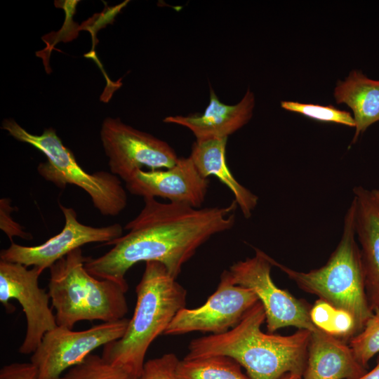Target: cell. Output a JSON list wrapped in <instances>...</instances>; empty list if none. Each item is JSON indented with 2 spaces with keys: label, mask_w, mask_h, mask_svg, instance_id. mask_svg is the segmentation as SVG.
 I'll use <instances>...</instances> for the list:
<instances>
[{
  "label": "cell",
  "mask_w": 379,
  "mask_h": 379,
  "mask_svg": "<svg viewBox=\"0 0 379 379\" xmlns=\"http://www.w3.org/2000/svg\"><path fill=\"white\" fill-rule=\"evenodd\" d=\"M10 203V199L6 198L1 199L0 201L1 230L9 237L11 243L13 242V236L20 237L27 240L32 239V235L29 233L25 232L22 227L11 218V211L13 208H11Z\"/></svg>",
  "instance_id": "d4e9b609"
},
{
  "label": "cell",
  "mask_w": 379,
  "mask_h": 379,
  "mask_svg": "<svg viewBox=\"0 0 379 379\" xmlns=\"http://www.w3.org/2000/svg\"><path fill=\"white\" fill-rule=\"evenodd\" d=\"M372 191L376 198L379 200V190H372Z\"/></svg>",
  "instance_id": "f1b7e54d"
},
{
  "label": "cell",
  "mask_w": 379,
  "mask_h": 379,
  "mask_svg": "<svg viewBox=\"0 0 379 379\" xmlns=\"http://www.w3.org/2000/svg\"><path fill=\"white\" fill-rule=\"evenodd\" d=\"M178 379H251L234 360L225 356H210L179 360Z\"/></svg>",
  "instance_id": "d6986e66"
},
{
  "label": "cell",
  "mask_w": 379,
  "mask_h": 379,
  "mask_svg": "<svg viewBox=\"0 0 379 379\" xmlns=\"http://www.w3.org/2000/svg\"><path fill=\"white\" fill-rule=\"evenodd\" d=\"M227 142V138L196 141L190 157L203 178L215 175L231 190L244 218H249L258 197L241 185L230 171L225 159Z\"/></svg>",
  "instance_id": "e0dca14e"
},
{
  "label": "cell",
  "mask_w": 379,
  "mask_h": 379,
  "mask_svg": "<svg viewBox=\"0 0 379 379\" xmlns=\"http://www.w3.org/2000/svg\"><path fill=\"white\" fill-rule=\"evenodd\" d=\"M1 128L46 157V161L37 166L39 174L46 180L61 189L69 184L84 190L93 206L103 215L116 216L126 208L128 197L120 178L111 172L90 173L84 171L53 128L45 129L41 135H34L12 119H5Z\"/></svg>",
  "instance_id": "8992f818"
},
{
  "label": "cell",
  "mask_w": 379,
  "mask_h": 379,
  "mask_svg": "<svg viewBox=\"0 0 379 379\" xmlns=\"http://www.w3.org/2000/svg\"><path fill=\"white\" fill-rule=\"evenodd\" d=\"M132 194L145 197H161L169 202L180 203L199 208L204 203L209 185L192 159L178 158L170 168L137 171L125 182Z\"/></svg>",
  "instance_id": "4fadbf2b"
},
{
  "label": "cell",
  "mask_w": 379,
  "mask_h": 379,
  "mask_svg": "<svg viewBox=\"0 0 379 379\" xmlns=\"http://www.w3.org/2000/svg\"><path fill=\"white\" fill-rule=\"evenodd\" d=\"M281 379H303V378H302V375L289 373V374L285 375Z\"/></svg>",
  "instance_id": "83f0119b"
},
{
  "label": "cell",
  "mask_w": 379,
  "mask_h": 379,
  "mask_svg": "<svg viewBox=\"0 0 379 379\" xmlns=\"http://www.w3.org/2000/svg\"><path fill=\"white\" fill-rule=\"evenodd\" d=\"M357 379H379V357L376 366Z\"/></svg>",
  "instance_id": "4316f807"
},
{
  "label": "cell",
  "mask_w": 379,
  "mask_h": 379,
  "mask_svg": "<svg viewBox=\"0 0 379 379\" xmlns=\"http://www.w3.org/2000/svg\"><path fill=\"white\" fill-rule=\"evenodd\" d=\"M123 367L112 364L102 357L91 354L69 368L60 379H139Z\"/></svg>",
  "instance_id": "44dd1931"
},
{
  "label": "cell",
  "mask_w": 379,
  "mask_h": 379,
  "mask_svg": "<svg viewBox=\"0 0 379 379\" xmlns=\"http://www.w3.org/2000/svg\"><path fill=\"white\" fill-rule=\"evenodd\" d=\"M86 259L79 248L49 268L48 295L58 326L72 329L80 321H115L128 312V288L91 274L85 267Z\"/></svg>",
  "instance_id": "5b68a950"
},
{
  "label": "cell",
  "mask_w": 379,
  "mask_h": 379,
  "mask_svg": "<svg viewBox=\"0 0 379 379\" xmlns=\"http://www.w3.org/2000/svg\"><path fill=\"white\" fill-rule=\"evenodd\" d=\"M333 95L338 104L347 105L353 112L355 133L352 142L379 121V80L368 78L360 70H352L344 80L337 82Z\"/></svg>",
  "instance_id": "ac0fdd59"
},
{
  "label": "cell",
  "mask_w": 379,
  "mask_h": 379,
  "mask_svg": "<svg viewBox=\"0 0 379 379\" xmlns=\"http://www.w3.org/2000/svg\"><path fill=\"white\" fill-rule=\"evenodd\" d=\"M65 217L62 231L44 243L26 246L12 242L11 246L0 252V259L36 267L44 271L72 251L93 242L108 243L122 236L123 228L115 223L105 227H92L81 223L76 211L59 202Z\"/></svg>",
  "instance_id": "7c38bea8"
},
{
  "label": "cell",
  "mask_w": 379,
  "mask_h": 379,
  "mask_svg": "<svg viewBox=\"0 0 379 379\" xmlns=\"http://www.w3.org/2000/svg\"><path fill=\"white\" fill-rule=\"evenodd\" d=\"M0 379H38L34 365L29 363H12L0 371Z\"/></svg>",
  "instance_id": "484cf974"
},
{
  "label": "cell",
  "mask_w": 379,
  "mask_h": 379,
  "mask_svg": "<svg viewBox=\"0 0 379 379\" xmlns=\"http://www.w3.org/2000/svg\"><path fill=\"white\" fill-rule=\"evenodd\" d=\"M42 272L36 267L28 269L22 264L0 260V302L11 312L15 307L8 301L17 300L26 317V333L18 350L22 354L34 353L44 335L58 326L48 305V293L39 286Z\"/></svg>",
  "instance_id": "30bf717a"
},
{
  "label": "cell",
  "mask_w": 379,
  "mask_h": 379,
  "mask_svg": "<svg viewBox=\"0 0 379 379\" xmlns=\"http://www.w3.org/2000/svg\"><path fill=\"white\" fill-rule=\"evenodd\" d=\"M365 373L350 345L319 328L311 332L303 379H357Z\"/></svg>",
  "instance_id": "2e32d148"
},
{
  "label": "cell",
  "mask_w": 379,
  "mask_h": 379,
  "mask_svg": "<svg viewBox=\"0 0 379 379\" xmlns=\"http://www.w3.org/2000/svg\"><path fill=\"white\" fill-rule=\"evenodd\" d=\"M281 107L285 110L300 114L318 121L335 123L349 127H355L353 116L349 112L339 109L331 105L324 106L285 100L281 102Z\"/></svg>",
  "instance_id": "7402d4cb"
},
{
  "label": "cell",
  "mask_w": 379,
  "mask_h": 379,
  "mask_svg": "<svg viewBox=\"0 0 379 379\" xmlns=\"http://www.w3.org/2000/svg\"><path fill=\"white\" fill-rule=\"evenodd\" d=\"M143 199L142 209L124 227L128 234L105 244L114 246L105 254L87 257L85 267L91 274L128 288L127 271L138 262L155 261L177 279L201 245L235 224L238 206L234 200L225 207L197 208L152 197Z\"/></svg>",
  "instance_id": "6da1fadb"
},
{
  "label": "cell",
  "mask_w": 379,
  "mask_h": 379,
  "mask_svg": "<svg viewBox=\"0 0 379 379\" xmlns=\"http://www.w3.org/2000/svg\"><path fill=\"white\" fill-rule=\"evenodd\" d=\"M178 361L173 353L150 359L145 363L139 379H178L176 375Z\"/></svg>",
  "instance_id": "cb8c5ba5"
},
{
  "label": "cell",
  "mask_w": 379,
  "mask_h": 379,
  "mask_svg": "<svg viewBox=\"0 0 379 379\" xmlns=\"http://www.w3.org/2000/svg\"><path fill=\"white\" fill-rule=\"evenodd\" d=\"M310 318L319 328L336 338H350L355 335V323L347 312L335 308L321 299L310 309Z\"/></svg>",
  "instance_id": "ffe728a7"
},
{
  "label": "cell",
  "mask_w": 379,
  "mask_h": 379,
  "mask_svg": "<svg viewBox=\"0 0 379 379\" xmlns=\"http://www.w3.org/2000/svg\"><path fill=\"white\" fill-rule=\"evenodd\" d=\"M265 321V310L258 301L230 330L192 340L185 358L227 357L244 367L251 379L302 375L311 331L298 329L290 335L265 333L261 331Z\"/></svg>",
  "instance_id": "7a4b0ae2"
},
{
  "label": "cell",
  "mask_w": 379,
  "mask_h": 379,
  "mask_svg": "<svg viewBox=\"0 0 379 379\" xmlns=\"http://www.w3.org/2000/svg\"><path fill=\"white\" fill-rule=\"evenodd\" d=\"M353 193L366 293L374 312L379 310V200L361 186L354 187Z\"/></svg>",
  "instance_id": "9a60e30c"
},
{
  "label": "cell",
  "mask_w": 379,
  "mask_h": 379,
  "mask_svg": "<svg viewBox=\"0 0 379 379\" xmlns=\"http://www.w3.org/2000/svg\"><path fill=\"white\" fill-rule=\"evenodd\" d=\"M100 139L110 172L127 182L138 170L167 169L178 157L165 141L128 126L119 118H106Z\"/></svg>",
  "instance_id": "9c48e42d"
},
{
  "label": "cell",
  "mask_w": 379,
  "mask_h": 379,
  "mask_svg": "<svg viewBox=\"0 0 379 379\" xmlns=\"http://www.w3.org/2000/svg\"><path fill=\"white\" fill-rule=\"evenodd\" d=\"M135 292L134 313L124 335L105 345L102 357L140 378L149 347L185 307L187 291L161 263L149 261Z\"/></svg>",
  "instance_id": "3957f363"
},
{
  "label": "cell",
  "mask_w": 379,
  "mask_h": 379,
  "mask_svg": "<svg viewBox=\"0 0 379 379\" xmlns=\"http://www.w3.org/2000/svg\"><path fill=\"white\" fill-rule=\"evenodd\" d=\"M258 301L252 290L232 284L225 270L217 289L206 302L197 308L180 310L164 334L177 335L194 331L223 333L237 325Z\"/></svg>",
  "instance_id": "8fae6325"
},
{
  "label": "cell",
  "mask_w": 379,
  "mask_h": 379,
  "mask_svg": "<svg viewBox=\"0 0 379 379\" xmlns=\"http://www.w3.org/2000/svg\"><path fill=\"white\" fill-rule=\"evenodd\" d=\"M128 322L124 318L79 331L58 326L47 332L30 358L38 379H60L64 371L82 362L94 350L121 338Z\"/></svg>",
  "instance_id": "ba28073f"
},
{
  "label": "cell",
  "mask_w": 379,
  "mask_h": 379,
  "mask_svg": "<svg viewBox=\"0 0 379 379\" xmlns=\"http://www.w3.org/2000/svg\"><path fill=\"white\" fill-rule=\"evenodd\" d=\"M355 221L356 204L353 199L345 216L341 239L322 267L305 272L291 269L274 260L273 265L300 289L350 314L354 320L356 335L363 330L373 312L366 293Z\"/></svg>",
  "instance_id": "277c9868"
},
{
  "label": "cell",
  "mask_w": 379,
  "mask_h": 379,
  "mask_svg": "<svg viewBox=\"0 0 379 379\" xmlns=\"http://www.w3.org/2000/svg\"><path fill=\"white\" fill-rule=\"evenodd\" d=\"M254 107L255 96L250 89L239 102L227 105L219 100L211 88L208 105L203 113L168 116L164 122L188 128L198 142L227 138L250 121Z\"/></svg>",
  "instance_id": "5bb4252c"
},
{
  "label": "cell",
  "mask_w": 379,
  "mask_h": 379,
  "mask_svg": "<svg viewBox=\"0 0 379 379\" xmlns=\"http://www.w3.org/2000/svg\"><path fill=\"white\" fill-rule=\"evenodd\" d=\"M273 258L255 248V255L239 260L226 270L232 284L252 290L263 306L270 333L294 326L311 332L317 327L310 318V307L303 300L279 288L271 277Z\"/></svg>",
  "instance_id": "52a82bcc"
},
{
  "label": "cell",
  "mask_w": 379,
  "mask_h": 379,
  "mask_svg": "<svg viewBox=\"0 0 379 379\" xmlns=\"http://www.w3.org/2000/svg\"><path fill=\"white\" fill-rule=\"evenodd\" d=\"M349 345L357 361L366 368L379 353V310L373 312L360 333L350 338Z\"/></svg>",
  "instance_id": "603a6c76"
}]
</instances>
